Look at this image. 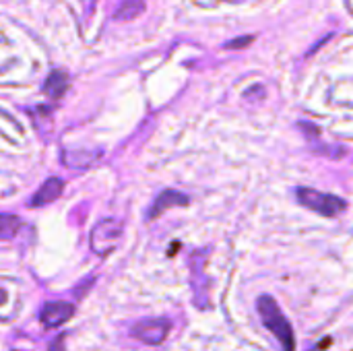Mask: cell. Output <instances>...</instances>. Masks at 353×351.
Segmentation results:
<instances>
[{"instance_id": "obj_1", "label": "cell", "mask_w": 353, "mask_h": 351, "mask_svg": "<svg viewBox=\"0 0 353 351\" xmlns=\"http://www.w3.org/2000/svg\"><path fill=\"white\" fill-rule=\"evenodd\" d=\"M256 310L261 314L263 325L277 337V341L281 343V348L285 351H296V335H294L292 323L281 312V308L275 302V298L273 296H267V294L261 296L256 300Z\"/></svg>"}, {"instance_id": "obj_2", "label": "cell", "mask_w": 353, "mask_h": 351, "mask_svg": "<svg viewBox=\"0 0 353 351\" xmlns=\"http://www.w3.org/2000/svg\"><path fill=\"white\" fill-rule=\"evenodd\" d=\"M296 197H298L300 205H304L306 209H310V211H314V213H319L323 217H337L347 209V203L341 197L327 194V192L306 188V186H300L296 190Z\"/></svg>"}, {"instance_id": "obj_3", "label": "cell", "mask_w": 353, "mask_h": 351, "mask_svg": "<svg viewBox=\"0 0 353 351\" xmlns=\"http://www.w3.org/2000/svg\"><path fill=\"white\" fill-rule=\"evenodd\" d=\"M120 238H122V223L114 217L101 219L91 232V238H89L91 250L99 257H108L112 250H116Z\"/></svg>"}, {"instance_id": "obj_4", "label": "cell", "mask_w": 353, "mask_h": 351, "mask_svg": "<svg viewBox=\"0 0 353 351\" xmlns=\"http://www.w3.org/2000/svg\"><path fill=\"white\" fill-rule=\"evenodd\" d=\"M172 331V321L170 319H143L132 327V337L145 345H161Z\"/></svg>"}, {"instance_id": "obj_5", "label": "cell", "mask_w": 353, "mask_h": 351, "mask_svg": "<svg viewBox=\"0 0 353 351\" xmlns=\"http://www.w3.org/2000/svg\"><path fill=\"white\" fill-rule=\"evenodd\" d=\"M74 317V306L62 300L46 302L39 310V321L46 329H56L66 325Z\"/></svg>"}, {"instance_id": "obj_6", "label": "cell", "mask_w": 353, "mask_h": 351, "mask_svg": "<svg viewBox=\"0 0 353 351\" xmlns=\"http://www.w3.org/2000/svg\"><path fill=\"white\" fill-rule=\"evenodd\" d=\"M188 203H190L188 194H184V192H180V190H174V188H168V190H163V192L157 194V199L153 201V207H151L147 219L153 221V219H157L163 211H168V209H172V207H186Z\"/></svg>"}, {"instance_id": "obj_7", "label": "cell", "mask_w": 353, "mask_h": 351, "mask_svg": "<svg viewBox=\"0 0 353 351\" xmlns=\"http://www.w3.org/2000/svg\"><path fill=\"white\" fill-rule=\"evenodd\" d=\"M62 190H64L62 178L52 176V178H48V180L39 186V190L31 197L29 207H43V205H50L52 201H56V199L62 194Z\"/></svg>"}, {"instance_id": "obj_8", "label": "cell", "mask_w": 353, "mask_h": 351, "mask_svg": "<svg viewBox=\"0 0 353 351\" xmlns=\"http://www.w3.org/2000/svg\"><path fill=\"white\" fill-rule=\"evenodd\" d=\"M101 159V151H64L62 161L72 170H87Z\"/></svg>"}, {"instance_id": "obj_9", "label": "cell", "mask_w": 353, "mask_h": 351, "mask_svg": "<svg viewBox=\"0 0 353 351\" xmlns=\"http://www.w3.org/2000/svg\"><path fill=\"white\" fill-rule=\"evenodd\" d=\"M68 89V77L62 72V70H52L48 74V79L43 81V91L52 97V99H58L66 93Z\"/></svg>"}, {"instance_id": "obj_10", "label": "cell", "mask_w": 353, "mask_h": 351, "mask_svg": "<svg viewBox=\"0 0 353 351\" xmlns=\"http://www.w3.org/2000/svg\"><path fill=\"white\" fill-rule=\"evenodd\" d=\"M145 10V2L143 0H122V4L116 10V21H130L134 17H139Z\"/></svg>"}, {"instance_id": "obj_11", "label": "cell", "mask_w": 353, "mask_h": 351, "mask_svg": "<svg viewBox=\"0 0 353 351\" xmlns=\"http://www.w3.org/2000/svg\"><path fill=\"white\" fill-rule=\"evenodd\" d=\"M19 228H21V219H17L12 215H2V238L4 240H10Z\"/></svg>"}, {"instance_id": "obj_12", "label": "cell", "mask_w": 353, "mask_h": 351, "mask_svg": "<svg viewBox=\"0 0 353 351\" xmlns=\"http://www.w3.org/2000/svg\"><path fill=\"white\" fill-rule=\"evenodd\" d=\"M252 41H254V35H244V37H240V39H232V41H228V43H225V48L238 50V48H244V46H248V43H252Z\"/></svg>"}, {"instance_id": "obj_13", "label": "cell", "mask_w": 353, "mask_h": 351, "mask_svg": "<svg viewBox=\"0 0 353 351\" xmlns=\"http://www.w3.org/2000/svg\"><path fill=\"white\" fill-rule=\"evenodd\" d=\"M48 351H64V337H62V335H60V337H56V339L50 343Z\"/></svg>"}]
</instances>
